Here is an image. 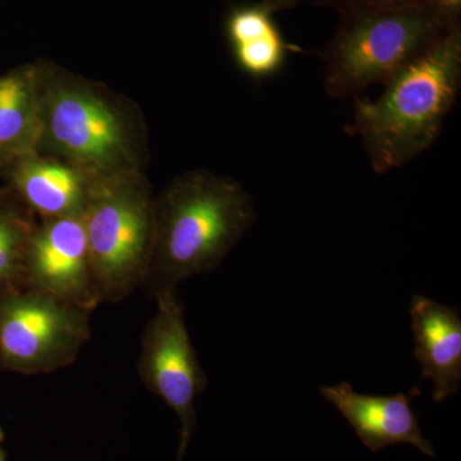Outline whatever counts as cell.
<instances>
[{"label":"cell","instance_id":"cell-4","mask_svg":"<svg viewBox=\"0 0 461 461\" xmlns=\"http://www.w3.org/2000/svg\"><path fill=\"white\" fill-rule=\"evenodd\" d=\"M41 118L39 153L45 150L91 178L138 172L130 124L98 91L41 71Z\"/></svg>","mask_w":461,"mask_h":461},{"label":"cell","instance_id":"cell-1","mask_svg":"<svg viewBox=\"0 0 461 461\" xmlns=\"http://www.w3.org/2000/svg\"><path fill=\"white\" fill-rule=\"evenodd\" d=\"M461 86V29L405 67L375 100L354 98L355 135L379 175L405 166L436 141Z\"/></svg>","mask_w":461,"mask_h":461},{"label":"cell","instance_id":"cell-3","mask_svg":"<svg viewBox=\"0 0 461 461\" xmlns=\"http://www.w3.org/2000/svg\"><path fill=\"white\" fill-rule=\"evenodd\" d=\"M338 32L321 53L324 89L357 98L386 85L405 67L460 27V16L433 2L341 14Z\"/></svg>","mask_w":461,"mask_h":461},{"label":"cell","instance_id":"cell-20","mask_svg":"<svg viewBox=\"0 0 461 461\" xmlns=\"http://www.w3.org/2000/svg\"><path fill=\"white\" fill-rule=\"evenodd\" d=\"M3 439V430L0 429V442H2Z\"/></svg>","mask_w":461,"mask_h":461},{"label":"cell","instance_id":"cell-2","mask_svg":"<svg viewBox=\"0 0 461 461\" xmlns=\"http://www.w3.org/2000/svg\"><path fill=\"white\" fill-rule=\"evenodd\" d=\"M256 220L253 199L239 182L203 171L176 178L154 203L149 275L157 290L212 271Z\"/></svg>","mask_w":461,"mask_h":461},{"label":"cell","instance_id":"cell-8","mask_svg":"<svg viewBox=\"0 0 461 461\" xmlns=\"http://www.w3.org/2000/svg\"><path fill=\"white\" fill-rule=\"evenodd\" d=\"M25 278L32 290L89 312L100 302L91 273L83 214L48 218L27 244Z\"/></svg>","mask_w":461,"mask_h":461},{"label":"cell","instance_id":"cell-10","mask_svg":"<svg viewBox=\"0 0 461 461\" xmlns=\"http://www.w3.org/2000/svg\"><path fill=\"white\" fill-rule=\"evenodd\" d=\"M411 321L414 357L421 378L433 384L436 402H445L461 387V318L454 306L439 304L429 297L412 296Z\"/></svg>","mask_w":461,"mask_h":461},{"label":"cell","instance_id":"cell-11","mask_svg":"<svg viewBox=\"0 0 461 461\" xmlns=\"http://www.w3.org/2000/svg\"><path fill=\"white\" fill-rule=\"evenodd\" d=\"M9 168L21 198L45 220L84 213L94 180L86 173L41 154L23 158Z\"/></svg>","mask_w":461,"mask_h":461},{"label":"cell","instance_id":"cell-19","mask_svg":"<svg viewBox=\"0 0 461 461\" xmlns=\"http://www.w3.org/2000/svg\"><path fill=\"white\" fill-rule=\"evenodd\" d=\"M0 461H5V454L2 453V450H0Z\"/></svg>","mask_w":461,"mask_h":461},{"label":"cell","instance_id":"cell-15","mask_svg":"<svg viewBox=\"0 0 461 461\" xmlns=\"http://www.w3.org/2000/svg\"><path fill=\"white\" fill-rule=\"evenodd\" d=\"M273 14L264 0L230 9L226 18V35L230 47L256 41L277 29Z\"/></svg>","mask_w":461,"mask_h":461},{"label":"cell","instance_id":"cell-7","mask_svg":"<svg viewBox=\"0 0 461 461\" xmlns=\"http://www.w3.org/2000/svg\"><path fill=\"white\" fill-rule=\"evenodd\" d=\"M140 371L148 387L180 418L178 461H182L195 429L194 403L204 390L206 378L191 344L176 288L157 290V312L145 332Z\"/></svg>","mask_w":461,"mask_h":461},{"label":"cell","instance_id":"cell-5","mask_svg":"<svg viewBox=\"0 0 461 461\" xmlns=\"http://www.w3.org/2000/svg\"><path fill=\"white\" fill-rule=\"evenodd\" d=\"M139 172L94 178L83 220L100 300L123 299L150 269L154 202Z\"/></svg>","mask_w":461,"mask_h":461},{"label":"cell","instance_id":"cell-18","mask_svg":"<svg viewBox=\"0 0 461 461\" xmlns=\"http://www.w3.org/2000/svg\"><path fill=\"white\" fill-rule=\"evenodd\" d=\"M433 3L444 8L445 11L455 14V16H460L461 0H433Z\"/></svg>","mask_w":461,"mask_h":461},{"label":"cell","instance_id":"cell-14","mask_svg":"<svg viewBox=\"0 0 461 461\" xmlns=\"http://www.w3.org/2000/svg\"><path fill=\"white\" fill-rule=\"evenodd\" d=\"M294 50L278 27L262 38L232 47L239 68L257 80L278 74L286 63L288 51Z\"/></svg>","mask_w":461,"mask_h":461},{"label":"cell","instance_id":"cell-12","mask_svg":"<svg viewBox=\"0 0 461 461\" xmlns=\"http://www.w3.org/2000/svg\"><path fill=\"white\" fill-rule=\"evenodd\" d=\"M41 139V69L0 76V167L39 154Z\"/></svg>","mask_w":461,"mask_h":461},{"label":"cell","instance_id":"cell-17","mask_svg":"<svg viewBox=\"0 0 461 461\" xmlns=\"http://www.w3.org/2000/svg\"><path fill=\"white\" fill-rule=\"evenodd\" d=\"M264 2H266L267 7L271 9L272 14H276V12L295 8L305 0H264Z\"/></svg>","mask_w":461,"mask_h":461},{"label":"cell","instance_id":"cell-13","mask_svg":"<svg viewBox=\"0 0 461 461\" xmlns=\"http://www.w3.org/2000/svg\"><path fill=\"white\" fill-rule=\"evenodd\" d=\"M33 227L14 209L0 205V296L25 277L27 244Z\"/></svg>","mask_w":461,"mask_h":461},{"label":"cell","instance_id":"cell-16","mask_svg":"<svg viewBox=\"0 0 461 461\" xmlns=\"http://www.w3.org/2000/svg\"><path fill=\"white\" fill-rule=\"evenodd\" d=\"M424 2H433V0H324L318 5L333 8L339 14H346L351 12L372 11V9L402 7V5Z\"/></svg>","mask_w":461,"mask_h":461},{"label":"cell","instance_id":"cell-6","mask_svg":"<svg viewBox=\"0 0 461 461\" xmlns=\"http://www.w3.org/2000/svg\"><path fill=\"white\" fill-rule=\"evenodd\" d=\"M87 339L84 309L35 290L0 296V363L11 371H57L74 362Z\"/></svg>","mask_w":461,"mask_h":461},{"label":"cell","instance_id":"cell-9","mask_svg":"<svg viewBox=\"0 0 461 461\" xmlns=\"http://www.w3.org/2000/svg\"><path fill=\"white\" fill-rule=\"evenodd\" d=\"M321 395L338 409L360 442L372 453L406 444L414 446L427 456H436L435 448L421 433L420 421L411 408V400L420 396L418 388H412L411 395H364L348 382H342L338 386L321 387Z\"/></svg>","mask_w":461,"mask_h":461}]
</instances>
